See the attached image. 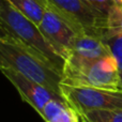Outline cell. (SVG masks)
I'll list each match as a JSON object with an SVG mask.
<instances>
[{"label": "cell", "instance_id": "6da1fadb", "mask_svg": "<svg viewBox=\"0 0 122 122\" xmlns=\"http://www.w3.org/2000/svg\"><path fill=\"white\" fill-rule=\"evenodd\" d=\"M0 69L14 70L61 94V74L30 47L13 36L0 38Z\"/></svg>", "mask_w": 122, "mask_h": 122}, {"label": "cell", "instance_id": "7a4b0ae2", "mask_svg": "<svg viewBox=\"0 0 122 122\" xmlns=\"http://www.w3.org/2000/svg\"><path fill=\"white\" fill-rule=\"evenodd\" d=\"M61 84L122 90L118 65L112 55L99 59L69 55L64 62Z\"/></svg>", "mask_w": 122, "mask_h": 122}, {"label": "cell", "instance_id": "3957f363", "mask_svg": "<svg viewBox=\"0 0 122 122\" xmlns=\"http://www.w3.org/2000/svg\"><path fill=\"white\" fill-rule=\"evenodd\" d=\"M0 24L11 36L30 47L62 76L64 59L43 36L39 26L21 15L6 0L0 11Z\"/></svg>", "mask_w": 122, "mask_h": 122}, {"label": "cell", "instance_id": "277c9868", "mask_svg": "<svg viewBox=\"0 0 122 122\" xmlns=\"http://www.w3.org/2000/svg\"><path fill=\"white\" fill-rule=\"evenodd\" d=\"M47 5L66 19L78 34L107 40V15L85 0H46Z\"/></svg>", "mask_w": 122, "mask_h": 122}, {"label": "cell", "instance_id": "5b68a950", "mask_svg": "<svg viewBox=\"0 0 122 122\" xmlns=\"http://www.w3.org/2000/svg\"><path fill=\"white\" fill-rule=\"evenodd\" d=\"M61 94L78 116L90 110L122 109V90L61 84Z\"/></svg>", "mask_w": 122, "mask_h": 122}, {"label": "cell", "instance_id": "8992f818", "mask_svg": "<svg viewBox=\"0 0 122 122\" xmlns=\"http://www.w3.org/2000/svg\"><path fill=\"white\" fill-rule=\"evenodd\" d=\"M39 29L65 61L76 38L79 36L75 29L48 5Z\"/></svg>", "mask_w": 122, "mask_h": 122}, {"label": "cell", "instance_id": "52a82bcc", "mask_svg": "<svg viewBox=\"0 0 122 122\" xmlns=\"http://www.w3.org/2000/svg\"><path fill=\"white\" fill-rule=\"evenodd\" d=\"M6 79L15 87L21 100L29 104L39 115H42L44 106L53 99H61V94L54 92L47 87L28 78L27 76L10 69H0ZM64 99V97H63Z\"/></svg>", "mask_w": 122, "mask_h": 122}, {"label": "cell", "instance_id": "ba28073f", "mask_svg": "<svg viewBox=\"0 0 122 122\" xmlns=\"http://www.w3.org/2000/svg\"><path fill=\"white\" fill-rule=\"evenodd\" d=\"M69 55H74L85 59H99L112 56V51L108 44L102 39L80 34L76 38Z\"/></svg>", "mask_w": 122, "mask_h": 122}, {"label": "cell", "instance_id": "9c48e42d", "mask_svg": "<svg viewBox=\"0 0 122 122\" xmlns=\"http://www.w3.org/2000/svg\"><path fill=\"white\" fill-rule=\"evenodd\" d=\"M41 118L45 122H79L78 114L63 97L53 99L44 106Z\"/></svg>", "mask_w": 122, "mask_h": 122}, {"label": "cell", "instance_id": "30bf717a", "mask_svg": "<svg viewBox=\"0 0 122 122\" xmlns=\"http://www.w3.org/2000/svg\"><path fill=\"white\" fill-rule=\"evenodd\" d=\"M21 15L39 26L47 10L46 0H6Z\"/></svg>", "mask_w": 122, "mask_h": 122}, {"label": "cell", "instance_id": "8fae6325", "mask_svg": "<svg viewBox=\"0 0 122 122\" xmlns=\"http://www.w3.org/2000/svg\"><path fill=\"white\" fill-rule=\"evenodd\" d=\"M81 122H122V109L90 110L79 115Z\"/></svg>", "mask_w": 122, "mask_h": 122}, {"label": "cell", "instance_id": "7c38bea8", "mask_svg": "<svg viewBox=\"0 0 122 122\" xmlns=\"http://www.w3.org/2000/svg\"><path fill=\"white\" fill-rule=\"evenodd\" d=\"M112 38H122V3L115 5L107 14V40Z\"/></svg>", "mask_w": 122, "mask_h": 122}, {"label": "cell", "instance_id": "4fadbf2b", "mask_svg": "<svg viewBox=\"0 0 122 122\" xmlns=\"http://www.w3.org/2000/svg\"><path fill=\"white\" fill-rule=\"evenodd\" d=\"M109 46L112 57L116 59L118 71L121 79V88H122V38H112L106 41Z\"/></svg>", "mask_w": 122, "mask_h": 122}, {"label": "cell", "instance_id": "5bb4252c", "mask_svg": "<svg viewBox=\"0 0 122 122\" xmlns=\"http://www.w3.org/2000/svg\"><path fill=\"white\" fill-rule=\"evenodd\" d=\"M85 1L106 15L115 5L122 3V0H85Z\"/></svg>", "mask_w": 122, "mask_h": 122}, {"label": "cell", "instance_id": "9a60e30c", "mask_svg": "<svg viewBox=\"0 0 122 122\" xmlns=\"http://www.w3.org/2000/svg\"><path fill=\"white\" fill-rule=\"evenodd\" d=\"M9 36H11L10 33H9V32L4 29L3 26L0 24V38H9Z\"/></svg>", "mask_w": 122, "mask_h": 122}, {"label": "cell", "instance_id": "2e32d148", "mask_svg": "<svg viewBox=\"0 0 122 122\" xmlns=\"http://www.w3.org/2000/svg\"><path fill=\"white\" fill-rule=\"evenodd\" d=\"M4 2H5V0H0V11H1V9H2V6H3Z\"/></svg>", "mask_w": 122, "mask_h": 122}]
</instances>
